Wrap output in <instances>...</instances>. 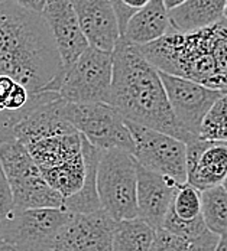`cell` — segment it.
<instances>
[{
    "label": "cell",
    "instance_id": "6da1fadb",
    "mask_svg": "<svg viewBox=\"0 0 227 251\" xmlns=\"http://www.w3.org/2000/svg\"><path fill=\"white\" fill-rule=\"evenodd\" d=\"M62 70L44 16L12 0H0V75L13 78L35 96L51 91Z\"/></svg>",
    "mask_w": 227,
    "mask_h": 251
},
{
    "label": "cell",
    "instance_id": "7a4b0ae2",
    "mask_svg": "<svg viewBox=\"0 0 227 251\" xmlns=\"http://www.w3.org/2000/svg\"><path fill=\"white\" fill-rule=\"evenodd\" d=\"M109 104L126 122L170 134L184 143L194 137L177 122L159 71L139 47L122 38L113 50V81Z\"/></svg>",
    "mask_w": 227,
    "mask_h": 251
},
{
    "label": "cell",
    "instance_id": "3957f363",
    "mask_svg": "<svg viewBox=\"0 0 227 251\" xmlns=\"http://www.w3.org/2000/svg\"><path fill=\"white\" fill-rule=\"evenodd\" d=\"M139 50L161 73L227 93L226 19L190 33L171 32Z\"/></svg>",
    "mask_w": 227,
    "mask_h": 251
},
{
    "label": "cell",
    "instance_id": "277c9868",
    "mask_svg": "<svg viewBox=\"0 0 227 251\" xmlns=\"http://www.w3.org/2000/svg\"><path fill=\"white\" fill-rule=\"evenodd\" d=\"M101 209L114 221L138 218V162L125 151H103L97 168Z\"/></svg>",
    "mask_w": 227,
    "mask_h": 251
},
{
    "label": "cell",
    "instance_id": "5b68a950",
    "mask_svg": "<svg viewBox=\"0 0 227 251\" xmlns=\"http://www.w3.org/2000/svg\"><path fill=\"white\" fill-rule=\"evenodd\" d=\"M113 81V52L88 47L76 62L62 70L51 93L67 102L88 104L110 101Z\"/></svg>",
    "mask_w": 227,
    "mask_h": 251
},
{
    "label": "cell",
    "instance_id": "8992f818",
    "mask_svg": "<svg viewBox=\"0 0 227 251\" xmlns=\"http://www.w3.org/2000/svg\"><path fill=\"white\" fill-rule=\"evenodd\" d=\"M62 117L100 151H135V142L125 117L107 102H62Z\"/></svg>",
    "mask_w": 227,
    "mask_h": 251
},
{
    "label": "cell",
    "instance_id": "52a82bcc",
    "mask_svg": "<svg viewBox=\"0 0 227 251\" xmlns=\"http://www.w3.org/2000/svg\"><path fill=\"white\" fill-rule=\"evenodd\" d=\"M71 212L58 208L15 209L0 223V238L16 251H57V240Z\"/></svg>",
    "mask_w": 227,
    "mask_h": 251
},
{
    "label": "cell",
    "instance_id": "ba28073f",
    "mask_svg": "<svg viewBox=\"0 0 227 251\" xmlns=\"http://www.w3.org/2000/svg\"><path fill=\"white\" fill-rule=\"evenodd\" d=\"M126 123L135 142L133 157L138 165L177 183H187L185 143L170 134L130 122Z\"/></svg>",
    "mask_w": 227,
    "mask_h": 251
},
{
    "label": "cell",
    "instance_id": "9c48e42d",
    "mask_svg": "<svg viewBox=\"0 0 227 251\" xmlns=\"http://www.w3.org/2000/svg\"><path fill=\"white\" fill-rule=\"evenodd\" d=\"M159 75L179 126L187 133L199 136L202 120L208 110L225 93L161 71Z\"/></svg>",
    "mask_w": 227,
    "mask_h": 251
},
{
    "label": "cell",
    "instance_id": "30bf717a",
    "mask_svg": "<svg viewBox=\"0 0 227 251\" xmlns=\"http://www.w3.org/2000/svg\"><path fill=\"white\" fill-rule=\"evenodd\" d=\"M117 221L106 211L71 214L57 240V251H112Z\"/></svg>",
    "mask_w": 227,
    "mask_h": 251
},
{
    "label": "cell",
    "instance_id": "8fae6325",
    "mask_svg": "<svg viewBox=\"0 0 227 251\" xmlns=\"http://www.w3.org/2000/svg\"><path fill=\"white\" fill-rule=\"evenodd\" d=\"M185 146L187 183L200 192L222 186L227 177V142L202 140L194 136Z\"/></svg>",
    "mask_w": 227,
    "mask_h": 251
},
{
    "label": "cell",
    "instance_id": "7c38bea8",
    "mask_svg": "<svg viewBox=\"0 0 227 251\" xmlns=\"http://www.w3.org/2000/svg\"><path fill=\"white\" fill-rule=\"evenodd\" d=\"M42 16L54 35L62 67H71L90 47L73 4L68 0H48Z\"/></svg>",
    "mask_w": 227,
    "mask_h": 251
},
{
    "label": "cell",
    "instance_id": "4fadbf2b",
    "mask_svg": "<svg viewBox=\"0 0 227 251\" xmlns=\"http://www.w3.org/2000/svg\"><path fill=\"white\" fill-rule=\"evenodd\" d=\"M90 47L113 52L120 39L116 12L110 0H68Z\"/></svg>",
    "mask_w": 227,
    "mask_h": 251
},
{
    "label": "cell",
    "instance_id": "5bb4252c",
    "mask_svg": "<svg viewBox=\"0 0 227 251\" xmlns=\"http://www.w3.org/2000/svg\"><path fill=\"white\" fill-rule=\"evenodd\" d=\"M178 185L181 183L138 165V217L155 229L162 228Z\"/></svg>",
    "mask_w": 227,
    "mask_h": 251
},
{
    "label": "cell",
    "instance_id": "9a60e30c",
    "mask_svg": "<svg viewBox=\"0 0 227 251\" xmlns=\"http://www.w3.org/2000/svg\"><path fill=\"white\" fill-rule=\"evenodd\" d=\"M162 228L193 241L207 231L201 214V192L190 183L178 185Z\"/></svg>",
    "mask_w": 227,
    "mask_h": 251
},
{
    "label": "cell",
    "instance_id": "2e32d148",
    "mask_svg": "<svg viewBox=\"0 0 227 251\" xmlns=\"http://www.w3.org/2000/svg\"><path fill=\"white\" fill-rule=\"evenodd\" d=\"M171 32H174V29L164 0H151L143 9L132 16L120 38L136 47H143Z\"/></svg>",
    "mask_w": 227,
    "mask_h": 251
},
{
    "label": "cell",
    "instance_id": "e0dca14e",
    "mask_svg": "<svg viewBox=\"0 0 227 251\" xmlns=\"http://www.w3.org/2000/svg\"><path fill=\"white\" fill-rule=\"evenodd\" d=\"M227 0H187L177 9L170 10L174 32L190 33L216 25L225 19Z\"/></svg>",
    "mask_w": 227,
    "mask_h": 251
},
{
    "label": "cell",
    "instance_id": "ac0fdd59",
    "mask_svg": "<svg viewBox=\"0 0 227 251\" xmlns=\"http://www.w3.org/2000/svg\"><path fill=\"white\" fill-rule=\"evenodd\" d=\"M16 209H64L65 200L45 180L41 171L9 182Z\"/></svg>",
    "mask_w": 227,
    "mask_h": 251
},
{
    "label": "cell",
    "instance_id": "d6986e66",
    "mask_svg": "<svg viewBox=\"0 0 227 251\" xmlns=\"http://www.w3.org/2000/svg\"><path fill=\"white\" fill-rule=\"evenodd\" d=\"M100 149L83 137V156L85 162V180L76 195L64 202V211L71 214H90L100 211L101 203L97 192V168L101 157Z\"/></svg>",
    "mask_w": 227,
    "mask_h": 251
},
{
    "label": "cell",
    "instance_id": "ffe728a7",
    "mask_svg": "<svg viewBox=\"0 0 227 251\" xmlns=\"http://www.w3.org/2000/svg\"><path fill=\"white\" fill-rule=\"evenodd\" d=\"M156 229L138 218L117 221L112 251H149Z\"/></svg>",
    "mask_w": 227,
    "mask_h": 251
},
{
    "label": "cell",
    "instance_id": "44dd1931",
    "mask_svg": "<svg viewBox=\"0 0 227 251\" xmlns=\"http://www.w3.org/2000/svg\"><path fill=\"white\" fill-rule=\"evenodd\" d=\"M201 214L207 229L216 235L227 232V191L216 186L201 192Z\"/></svg>",
    "mask_w": 227,
    "mask_h": 251
},
{
    "label": "cell",
    "instance_id": "7402d4cb",
    "mask_svg": "<svg viewBox=\"0 0 227 251\" xmlns=\"http://www.w3.org/2000/svg\"><path fill=\"white\" fill-rule=\"evenodd\" d=\"M199 137L211 142H227V93L208 110L200 127Z\"/></svg>",
    "mask_w": 227,
    "mask_h": 251
},
{
    "label": "cell",
    "instance_id": "603a6c76",
    "mask_svg": "<svg viewBox=\"0 0 227 251\" xmlns=\"http://www.w3.org/2000/svg\"><path fill=\"white\" fill-rule=\"evenodd\" d=\"M190 240L175 235L164 228L156 229L149 251H187Z\"/></svg>",
    "mask_w": 227,
    "mask_h": 251
},
{
    "label": "cell",
    "instance_id": "cb8c5ba5",
    "mask_svg": "<svg viewBox=\"0 0 227 251\" xmlns=\"http://www.w3.org/2000/svg\"><path fill=\"white\" fill-rule=\"evenodd\" d=\"M110 1L116 12L119 29H120V36H122L126 29L127 22L132 19V16L135 13H138L141 9H143L151 0H110Z\"/></svg>",
    "mask_w": 227,
    "mask_h": 251
},
{
    "label": "cell",
    "instance_id": "d4e9b609",
    "mask_svg": "<svg viewBox=\"0 0 227 251\" xmlns=\"http://www.w3.org/2000/svg\"><path fill=\"white\" fill-rule=\"evenodd\" d=\"M15 200L9 180L0 163V223L6 221L15 212Z\"/></svg>",
    "mask_w": 227,
    "mask_h": 251
},
{
    "label": "cell",
    "instance_id": "484cf974",
    "mask_svg": "<svg viewBox=\"0 0 227 251\" xmlns=\"http://www.w3.org/2000/svg\"><path fill=\"white\" fill-rule=\"evenodd\" d=\"M26 108L19 113H0V146L10 140L15 139V127L24 119Z\"/></svg>",
    "mask_w": 227,
    "mask_h": 251
},
{
    "label": "cell",
    "instance_id": "4316f807",
    "mask_svg": "<svg viewBox=\"0 0 227 251\" xmlns=\"http://www.w3.org/2000/svg\"><path fill=\"white\" fill-rule=\"evenodd\" d=\"M217 243H219V235H216L207 229L200 237L190 241L187 251H216Z\"/></svg>",
    "mask_w": 227,
    "mask_h": 251
},
{
    "label": "cell",
    "instance_id": "83f0119b",
    "mask_svg": "<svg viewBox=\"0 0 227 251\" xmlns=\"http://www.w3.org/2000/svg\"><path fill=\"white\" fill-rule=\"evenodd\" d=\"M18 85V81L7 75H0V113H9V101Z\"/></svg>",
    "mask_w": 227,
    "mask_h": 251
},
{
    "label": "cell",
    "instance_id": "f1b7e54d",
    "mask_svg": "<svg viewBox=\"0 0 227 251\" xmlns=\"http://www.w3.org/2000/svg\"><path fill=\"white\" fill-rule=\"evenodd\" d=\"M12 1H15L16 4L25 7L28 10H30V12L39 13V15H42L45 6L48 3V0H12Z\"/></svg>",
    "mask_w": 227,
    "mask_h": 251
},
{
    "label": "cell",
    "instance_id": "f546056e",
    "mask_svg": "<svg viewBox=\"0 0 227 251\" xmlns=\"http://www.w3.org/2000/svg\"><path fill=\"white\" fill-rule=\"evenodd\" d=\"M187 0H164V3H165V7L168 9V12L170 10H174V9H177L178 6H181L182 3H185Z\"/></svg>",
    "mask_w": 227,
    "mask_h": 251
},
{
    "label": "cell",
    "instance_id": "4dcf8cb0",
    "mask_svg": "<svg viewBox=\"0 0 227 251\" xmlns=\"http://www.w3.org/2000/svg\"><path fill=\"white\" fill-rule=\"evenodd\" d=\"M216 251H227V232L219 237V243H217Z\"/></svg>",
    "mask_w": 227,
    "mask_h": 251
},
{
    "label": "cell",
    "instance_id": "1f68e13d",
    "mask_svg": "<svg viewBox=\"0 0 227 251\" xmlns=\"http://www.w3.org/2000/svg\"><path fill=\"white\" fill-rule=\"evenodd\" d=\"M0 251H16L10 244H7L4 240L0 238Z\"/></svg>",
    "mask_w": 227,
    "mask_h": 251
},
{
    "label": "cell",
    "instance_id": "d6a6232c",
    "mask_svg": "<svg viewBox=\"0 0 227 251\" xmlns=\"http://www.w3.org/2000/svg\"><path fill=\"white\" fill-rule=\"evenodd\" d=\"M223 186H225V189L227 191V177H226V180H225V183H223Z\"/></svg>",
    "mask_w": 227,
    "mask_h": 251
},
{
    "label": "cell",
    "instance_id": "836d02e7",
    "mask_svg": "<svg viewBox=\"0 0 227 251\" xmlns=\"http://www.w3.org/2000/svg\"><path fill=\"white\" fill-rule=\"evenodd\" d=\"M225 19L227 21V4H226V10H225Z\"/></svg>",
    "mask_w": 227,
    "mask_h": 251
}]
</instances>
